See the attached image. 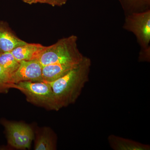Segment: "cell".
Returning a JSON list of instances; mask_svg holds the SVG:
<instances>
[{
  "mask_svg": "<svg viewBox=\"0 0 150 150\" xmlns=\"http://www.w3.org/2000/svg\"><path fill=\"white\" fill-rule=\"evenodd\" d=\"M67 1V0H45L44 4H48L53 6H60L66 4Z\"/></svg>",
  "mask_w": 150,
  "mask_h": 150,
  "instance_id": "14",
  "label": "cell"
},
{
  "mask_svg": "<svg viewBox=\"0 0 150 150\" xmlns=\"http://www.w3.org/2000/svg\"><path fill=\"white\" fill-rule=\"evenodd\" d=\"M145 1H146V0H145ZM147 1H149V0H147Z\"/></svg>",
  "mask_w": 150,
  "mask_h": 150,
  "instance_id": "17",
  "label": "cell"
},
{
  "mask_svg": "<svg viewBox=\"0 0 150 150\" xmlns=\"http://www.w3.org/2000/svg\"><path fill=\"white\" fill-rule=\"evenodd\" d=\"M22 1L23 2L26 3V4L30 5L37 4V3L44 4V1H45V0H22Z\"/></svg>",
  "mask_w": 150,
  "mask_h": 150,
  "instance_id": "15",
  "label": "cell"
},
{
  "mask_svg": "<svg viewBox=\"0 0 150 150\" xmlns=\"http://www.w3.org/2000/svg\"><path fill=\"white\" fill-rule=\"evenodd\" d=\"M13 88L22 92L28 101L51 110H59L54 92L47 82H19L13 84Z\"/></svg>",
  "mask_w": 150,
  "mask_h": 150,
  "instance_id": "3",
  "label": "cell"
},
{
  "mask_svg": "<svg viewBox=\"0 0 150 150\" xmlns=\"http://www.w3.org/2000/svg\"><path fill=\"white\" fill-rule=\"evenodd\" d=\"M45 46L38 43H28L19 46L11 51L19 62L36 59Z\"/></svg>",
  "mask_w": 150,
  "mask_h": 150,
  "instance_id": "10",
  "label": "cell"
},
{
  "mask_svg": "<svg viewBox=\"0 0 150 150\" xmlns=\"http://www.w3.org/2000/svg\"><path fill=\"white\" fill-rule=\"evenodd\" d=\"M11 76L0 66V93L4 92L9 88H13Z\"/></svg>",
  "mask_w": 150,
  "mask_h": 150,
  "instance_id": "13",
  "label": "cell"
},
{
  "mask_svg": "<svg viewBox=\"0 0 150 150\" xmlns=\"http://www.w3.org/2000/svg\"><path fill=\"white\" fill-rule=\"evenodd\" d=\"M19 65L20 62L15 58L11 52L0 54V66L10 76L16 71Z\"/></svg>",
  "mask_w": 150,
  "mask_h": 150,
  "instance_id": "11",
  "label": "cell"
},
{
  "mask_svg": "<svg viewBox=\"0 0 150 150\" xmlns=\"http://www.w3.org/2000/svg\"><path fill=\"white\" fill-rule=\"evenodd\" d=\"M1 51H0V54H1Z\"/></svg>",
  "mask_w": 150,
  "mask_h": 150,
  "instance_id": "16",
  "label": "cell"
},
{
  "mask_svg": "<svg viewBox=\"0 0 150 150\" xmlns=\"http://www.w3.org/2000/svg\"><path fill=\"white\" fill-rule=\"evenodd\" d=\"M110 147L114 150H150V146L114 135L108 138Z\"/></svg>",
  "mask_w": 150,
  "mask_h": 150,
  "instance_id": "9",
  "label": "cell"
},
{
  "mask_svg": "<svg viewBox=\"0 0 150 150\" xmlns=\"http://www.w3.org/2000/svg\"><path fill=\"white\" fill-rule=\"evenodd\" d=\"M27 42L16 36L7 25L0 21V51L11 52L14 49L27 44Z\"/></svg>",
  "mask_w": 150,
  "mask_h": 150,
  "instance_id": "8",
  "label": "cell"
},
{
  "mask_svg": "<svg viewBox=\"0 0 150 150\" xmlns=\"http://www.w3.org/2000/svg\"><path fill=\"white\" fill-rule=\"evenodd\" d=\"M56 145L49 135L43 134L38 137L35 144V150H53L55 149Z\"/></svg>",
  "mask_w": 150,
  "mask_h": 150,
  "instance_id": "12",
  "label": "cell"
},
{
  "mask_svg": "<svg viewBox=\"0 0 150 150\" xmlns=\"http://www.w3.org/2000/svg\"><path fill=\"white\" fill-rule=\"evenodd\" d=\"M91 65L90 59L84 56L82 61L67 74L48 82L54 92L59 110L76 102L88 81Z\"/></svg>",
  "mask_w": 150,
  "mask_h": 150,
  "instance_id": "1",
  "label": "cell"
},
{
  "mask_svg": "<svg viewBox=\"0 0 150 150\" xmlns=\"http://www.w3.org/2000/svg\"><path fill=\"white\" fill-rule=\"evenodd\" d=\"M81 62L57 63L43 67L42 76L43 81L51 82L56 81L67 74Z\"/></svg>",
  "mask_w": 150,
  "mask_h": 150,
  "instance_id": "7",
  "label": "cell"
},
{
  "mask_svg": "<svg viewBox=\"0 0 150 150\" xmlns=\"http://www.w3.org/2000/svg\"><path fill=\"white\" fill-rule=\"evenodd\" d=\"M42 67L37 60L22 61L16 71L11 76V83L21 81H43Z\"/></svg>",
  "mask_w": 150,
  "mask_h": 150,
  "instance_id": "6",
  "label": "cell"
},
{
  "mask_svg": "<svg viewBox=\"0 0 150 150\" xmlns=\"http://www.w3.org/2000/svg\"><path fill=\"white\" fill-rule=\"evenodd\" d=\"M8 144L17 149H29L34 138L30 126L22 123L4 122Z\"/></svg>",
  "mask_w": 150,
  "mask_h": 150,
  "instance_id": "5",
  "label": "cell"
},
{
  "mask_svg": "<svg viewBox=\"0 0 150 150\" xmlns=\"http://www.w3.org/2000/svg\"><path fill=\"white\" fill-rule=\"evenodd\" d=\"M124 28L136 35L139 43L144 48V53L140 55V60L149 61L150 11L129 15L126 18Z\"/></svg>",
  "mask_w": 150,
  "mask_h": 150,
  "instance_id": "4",
  "label": "cell"
},
{
  "mask_svg": "<svg viewBox=\"0 0 150 150\" xmlns=\"http://www.w3.org/2000/svg\"><path fill=\"white\" fill-rule=\"evenodd\" d=\"M77 40L74 35L62 38L53 45L45 46L35 60L42 67L65 62L79 63L84 56L78 49Z\"/></svg>",
  "mask_w": 150,
  "mask_h": 150,
  "instance_id": "2",
  "label": "cell"
}]
</instances>
